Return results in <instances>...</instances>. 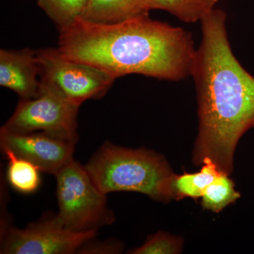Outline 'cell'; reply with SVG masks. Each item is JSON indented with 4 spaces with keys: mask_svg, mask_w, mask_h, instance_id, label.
I'll use <instances>...</instances> for the list:
<instances>
[{
    "mask_svg": "<svg viewBox=\"0 0 254 254\" xmlns=\"http://www.w3.org/2000/svg\"><path fill=\"white\" fill-rule=\"evenodd\" d=\"M227 14L214 9L201 21L202 38L195 51L193 76L199 128L193 150L196 165L209 158L230 175L242 136L254 128V76L232 52Z\"/></svg>",
    "mask_w": 254,
    "mask_h": 254,
    "instance_id": "1",
    "label": "cell"
},
{
    "mask_svg": "<svg viewBox=\"0 0 254 254\" xmlns=\"http://www.w3.org/2000/svg\"><path fill=\"white\" fill-rule=\"evenodd\" d=\"M60 53L115 78L141 74L178 81L190 76L195 49L191 34L141 14L118 23L82 17L59 29Z\"/></svg>",
    "mask_w": 254,
    "mask_h": 254,
    "instance_id": "2",
    "label": "cell"
},
{
    "mask_svg": "<svg viewBox=\"0 0 254 254\" xmlns=\"http://www.w3.org/2000/svg\"><path fill=\"white\" fill-rule=\"evenodd\" d=\"M84 168L103 193L131 191L164 202L163 189L173 170L153 150L130 149L106 142Z\"/></svg>",
    "mask_w": 254,
    "mask_h": 254,
    "instance_id": "3",
    "label": "cell"
},
{
    "mask_svg": "<svg viewBox=\"0 0 254 254\" xmlns=\"http://www.w3.org/2000/svg\"><path fill=\"white\" fill-rule=\"evenodd\" d=\"M55 177L59 209L56 217L63 227L73 232L98 231L115 222L107 195L95 185L84 165L73 160Z\"/></svg>",
    "mask_w": 254,
    "mask_h": 254,
    "instance_id": "4",
    "label": "cell"
},
{
    "mask_svg": "<svg viewBox=\"0 0 254 254\" xmlns=\"http://www.w3.org/2000/svg\"><path fill=\"white\" fill-rule=\"evenodd\" d=\"M78 108L41 83L40 95L32 99H20L14 114L0 131L41 132L76 144Z\"/></svg>",
    "mask_w": 254,
    "mask_h": 254,
    "instance_id": "5",
    "label": "cell"
},
{
    "mask_svg": "<svg viewBox=\"0 0 254 254\" xmlns=\"http://www.w3.org/2000/svg\"><path fill=\"white\" fill-rule=\"evenodd\" d=\"M37 58L41 83L77 106L104 96L116 79L100 68L68 59L58 48L40 50Z\"/></svg>",
    "mask_w": 254,
    "mask_h": 254,
    "instance_id": "6",
    "label": "cell"
},
{
    "mask_svg": "<svg viewBox=\"0 0 254 254\" xmlns=\"http://www.w3.org/2000/svg\"><path fill=\"white\" fill-rule=\"evenodd\" d=\"M98 231L77 232L63 227L56 215L24 229L1 227V254H72L94 240Z\"/></svg>",
    "mask_w": 254,
    "mask_h": 254,
    "instance_id": "7",
    "label": "cell"
},
{
    "mask_svg": "<svg viewBox=\"0 0 254 254\" xmlns=\"http://www.w3.org/2000/svg\"><path fill=\"white\" fill-rule=\"evenodd\" d=\"M1 150H11L27 160L41 173L56 175L73 160L74 143L46 133H12L0 131Z\"/></svg>",
    "mask_w": 254,
    "mask_h": 254,
    "instance_id": "8",
    "label": "cell"
},
{
    "mask_svg": "<svg viewBox=\"0 0 254 254\" xmlns=\"http://www.w3.org/2000/svg\"><path fill=\"white\" fill-rule=\"evenodd\" d=\"M0 85L17 93L20 99H32L41 93L37 52L29 48L0 50Z\"/></svg>",
    "mask_w": 254,
    "mask_h": 254,
    "instance_id": "9",
    "label": "cell"
},
{
    "mask_svg": "<svg viewBox=\"0 0 254 254\" xmlns=\"http://www.w3.org/2000/svg\"><path fill=\"white\" fill-rule=\"evenodd\" d=\"M202 165L201 170L198 173H173L169 177L164 187V202L185 198H201L205 189L222 173L210 158L203 159Z\"/></svg>",
    "mask_w": 254,
    "mask_h": 254,
    "instance_id": "10",
    "label": "cell"
},
{
    "mask_svg": "<svg viewBox=\"0 0 254 254\" xmlns=\"http://www.w3.org/2000/svg\"><path fill=\"white\" fill-rule=\"evenodd\" d=\"M145 14H148L145 0H89L82 18L114 23Z\"/></svg>",
    "mask_w": 254,
    "mask_h": 254,
    "instance_id": "11",
    "label": "cell"
},
{
    "mask_svg": "<svg viewBox=\"0 0 254 254\" xmlns=\"http://www.w3.org/2000/svg\"><path fill=\"white\" fill-rule=\"evenodd\" d=\"M219 0H145L147 9L168 11L180 21L193 23L201 21Z\"/></svg>",
    "mask_w": 254,
    "mask_h": 254,
    "instance_id": "12",
    "label": "cell"
},
{
    "mask_svg": "<svg viewBox=\"0 0 254 254\" xmlns=\"http://www.w3.org/2000/svg\"><path fill=\"white\" fill-rule=\"evenodd\" d=\"M1 150L8 160L6 175L10 186L24 194L36 191L41 184V170L34 164L20 158L11 150Z\"/></svg>",
    "mask_w": 254,
    "mask_h": 254,
    "instance_id": "13",
    "label": "cell"
},
{
    "mask_svg": "<svg viewBox=\"0 0 254 254\" xmlns=\"http://www.w3.org/2000/svg\"><path fill=\"white\" fill-rule=\"evenodd\" d=\"M230 175L222 173L204 190L201 205L205 210L220 213L227 205L235 203L241 197L235 190V183Z\"/></svg>",
    "mask_w": 254,
    "mask_h": 254,
    "instance_id": "14",
    "label": "cell"
},
{
    "mask_svg": "<svg viewBox=\"0 0 254 254\" xmlns=\"http://www.w3.org/2000/svg\"><path fill=\"white\" fill-rule=\"evenodd\" d=\"M38 6L57 25L66 27L82 17L89 0H36Z\"/></svg>",
    "mask_w": 254,
    "mask_h": 254,
    "instance_id": "15",
    "label": "cell"
},
{
    "mask_svg": "<svg viewBox=\"0 0 254 254\" xmlns=\"http://www.w3.org/2000/svg\"><path fill=\"white\" fill-rule=\"evenodd\" d=\"M184 241L181 237L159 232L150 235L143 245L130 251L132 254H176L180 253Z\"/></svg>",
    "mask_w": 254,
    "mask_h": 254,
    "instance_id": "16",
    "label": "cell"
}]
</instances>
